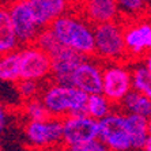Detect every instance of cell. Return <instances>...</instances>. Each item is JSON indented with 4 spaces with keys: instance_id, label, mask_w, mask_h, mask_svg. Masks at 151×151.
Segmentation results:
<instances>
[{
    "instance_id": "1",
    "label": "cell",
    "mask_w": 151,
    "mask_h": 151,
    "mask_svg": "<svg viewBox=\"0 0 151 151\" xmlns=\"http://www.w3.org/2000/svg\"><path fill=\"white\" fill-rule=\"evenodd\" d=\"M61 45L83 56L94 55V26L78 10H70L49 25Z\"/></svg>"
},
{
    "instance_id": "2",
    "label": "cell",
    "mask_w": 151,
    "mask_h": 151,
    "mask_svg": "<svg viewBox=\"0 0 151 151\" xmlns=\"http://www.w3.org/2000/svg\"><path fill=\"white\" fill-rule=\"evenodd\" d=\"M40 98L44 102L49 116L64 119L71 114L86 113L88 94L71 84L50 81L48 84L42 86Z\"/></svg>"
},
{
    "instance_id": "3",
    "label": "cell",
    "mask_w": 151,
    "mask_h": 151,
    "mask_svg": "<svg viewBox=\"0 0 151 151\" xmlns=\"http://www.w3.org/2000/svg\"><path fill=\"white\" fill-rule=\"evenodd\" d=\"M102 63L128 61L123 18L94 26V55Z\"/></svg>"
},
{
    "instance_id": "4",
    "label": "cell",
    "mask_w": 151,
    "mask_h": 151,
    "mask_svg": "<svg viewBox=\"0 0 151 151\" xmlns=\"http://www.w3.org/2000/svg\"><path fill=\"white\" fill-rule=\"evenodd\" d=\"M128 63L142 61L151 50V12L136 18H123Z\"/></svg>"
},
{
    "instance_id": "5",
    "label": "cell",
    "mask_w": 151,
    "mask_h": 151,
    "mask_svg": "<svg viewBox=\"0 0 151 151\" xmlns=\"http://www.w3.org/2000/svg\"><path fill=\"white\" fill-rule=\"evenodd\" d=\"M131 90H132L131 63L128 61L104 63L102 94L117 108Z\"/></svg>"
},
{
    "instance_id": "6",
    "label": "cell",
    "mask_w": 151,
    "mask_h": 151,
    "mask_svg": "<svg viewBox=\"0 0 151 151\" xmlns=\"http://www.w3.org/2000/svg\"><path fill=\"white\" fill-rule=\"evenodd\" d=\"M98 137L112 151L132 150V139L127 128L125 113L119 108L98 120Z\"/></svg>"
},
{
    "instance_id": "7",
    "label": "cell",
    "mask_w": 151,
    "mask_h": 151,
    "mask_svg": "<svg viewBox=\"0 0 151 151\" xmlns=\"http://www.w3.org/2000/svg\"><path fill=\"white\" fill-rule=\"evenodd\" d=\"M19 52L21 79L45 82L52 79V57L37 45H25Z\"/></svg>"
},
{
    "instance_id": "8",
    "label": "cell",
    "mask_w": 151,
    "mask_h": 151,
    "mask_svg": "<svg viewBox=\"0 0 151 151\" xmlns=\"http://www.w3.org/2000/svg\"><path fill=\"white\" fill-rule=\"evenodd\" d=\"M25 137L35 148L52 147L63 143V119L46 117L42 120H27L25 125Z\"/></svg>"
},
{
    "instance_id": "9",
    "label": "cell",
    "mask_w": 151,
    "mask_h": 151,
    "mask_svg": "<svg viewBox=\"0 0 151 151\" xmlns=\"http://www.w3.org/2000/svg\"><path fill=\"white\" fill-rule=\"evenodd\" d=\"M11 15L15 34L19 45H32L34 44L41 27L38 26L32 7L27 0H12L7 6Z\"/></svg>"
},
{
    "instance_id": "10",
    "label": "cell",
    "mask_w": 151,
    "mask_h": 151,
    "mask_svg": "<svg viewBox=\"0 0 151 151\" xmlns=\"http://www.w3.org/2000/svg\"><path fill=\"white\" fill-rule=\"evenodd\" d=\"M98 137V120L87 113L71 114L63 119V143L65 147L90 142Z\"/></svg>"
},
{
    "instance_id": "11",
    "label": "cell",
    "mask_w": 151,
    "mask_h": 151,
    "mask_svg": "<svg viewBox=\"0 0 151 151\" xmlns=\"http://www.w3.org/2000/svg\"><path fill=\"white\" fill-rule=\"evenodd\" d=\"M102 70L101 60L95 56H86L75 68L71 84L88 95L102 93Z\"/></svg>"
},
{
    "instance_id": "12",
    "label": "cell",
    "mask_w": 151,
    "mask_h": 151,
    "mask_svg": "<svg viewBox=\"0 0 151 151\" xmlns=\"http://www.w3.org/2000/svg\"><path fill=\"white\" fill-rule=\"evenodd\" d=\"M78 11L93 26L120 21L123 18L116 0H84Z\"/></svg>"
},
{
    "instance_id": "13",
    "label": "cell",
    "mask_w": 151,
    "mask_h": 151,
    "mask_svg": "<svg viewBox=\"0 0 151 151\" xmlns=\"http://www.w3.org/2000/svg\"><path fill=\"white\" fill-rule=\"evenodd\" d=\"M50 57H52V81L57 83L71 84V78L75 68L86 56L63 45Z\"/></svg>"
},
{
    "instance_id": "14",
    "label": "cell",
    "mask_w": 151,
    "mask_h": 151,
    "mask_svg": "<svg viewBox=\"0 0 151 151\" xmlns=\"http://www.w3.org/2000/svg\"><path fill=\"white\" fill-rule=\"evenodd\" d=\"M35 21L41 29L48 27L55 19L68 12L71 8L70 0H27Z\"/></svg>"
},
{
    "instance_id": "15",
    "label": "cell",
    "mask_w": 151,
    "mask_h": 151,
    "mask_svg": "<svg viewBox=\"0 0 151 151\" xmlns=\"http://www.w3.org/2000/svg\"><path fill=\"white\" fill-rule=\"evenodd\" d=\"M19 41L15 34L7 6H0V55L17 50Z\"/></svg>"
},
{
    "instance_id": "16",
    "label": "cell",
    "mask_w": 151,
    "mask_h": 151,
    "mask_svg": "<svg viewBox=\"0 0 151 151\" xmlns=\"http://www.w3.org/2000/svg\"><path fill=\"white\" fill-rule=\"evenodd\" d=\"M124 113H132L143 117L151 116V98L136 90H131L117 106Z\"/></svg>"
},
{
    "instance_id": "17",
    "label": "cell",
    "mask_w": 151,
    "mask_h": 151,
    "mask_svg": "<svg viewBox=\"0 0 151 151\" xmlns=\"http://www.w3.org/2000/svg\"><path fill=\"white\" fill-rule=\"evenodd\" d=\"M125 120L127 128H128V132H129L131 139H132V150H142L148 136L147 117L132 114V113H125Z\"/></svg>"
},
{
    "instance_id": "18",
    "label": "cell",
    "mask_w": 151,
    "mask_h": 151,
    "mask_svg": "<svg viewBox=\"0 0 151 151\" xmlns=\"http://www.w3.org/2000/svg\"><path fill=\"white\" fill-rule=\"evenodd\" d=\"M19 79H21V68H19L18 49L0 55V82L17 83Z\"/></svg>"
},
{
    "instance_id": "19",
    "label": "cell",
    "mask_w": 151,
    "mask_h": 151,
    "mask_svg": "<svg viewBox=\"0 0 151 151\" xmlns=\"http://www.w3.org/2000/svg\"><path fill=\"white\" fill-rule=\"evenodd\" d=\"M114 109H116V106L102 93L88 95L87 104H86V113L93 119L101 120L108 116L109 113H112Z\"/></svg>"
},
{
    "instance_id": "20",
    "label": "cell",
    "mask_w": 151,
    "mask_h": 151,
    "mask_svg": "<svg viewBox=\"0 0 151 151\" xmlns=\"http://www.w3.org/2000/svg\"><path fill=\"white\" fill-rule=\"evenodd\" d=\"M131 76H132V90L142 93L151 98V72L146 68L142 61L131 64Z\"/></svg>"
},
{
    "instance_id": "21",
    "label": "cell",
    "mask_w": 151,
    "mask_h": 151,
    "mask_svg": "<svg viewBox=\"0 0 151 151\" xmlns=\"http://www.w3.org/2000/svg\"><path fill=\"white\" fill-rule=\"evenodd\" d=\"M123 18H136L150 12L148 0H116Z\"/></svg>"
},
{
    "instance_id": "22",
    "label": "cell",
    "mask_w": 151,
    "mask_h": 151,
    "mask_svg": "<svg viewBox=\"0 0 151 151\" xmlns=\"http://www.w3.org/2000/svg\"><path fill=\"white\" fill-rule=\"evenodd\" d=\"M34 45L41 48L42 50H45L46 53H49L50 56L55 55V53L63 46L59 42V40L56 38V35L53 34V32L50 30L49 26L40 30L38 35H37V38H35V41H34Z\"/></svg>"
},
{
    "instance_id": "23",
    "label": "cell",
    "mask_w": 151,
    "mask_h": 151,
    "mask_svg": "<svg viewBox=\"0 0 151 151\" xmlns=\"http://www.w3.org/2000/svg\"><path fill=\"white\" fill-rule=\"evenodd\" d=\"M15 87H17V91L22 101H29V99L40 97L42 90V83L32 81V79H19L15 83Z\"/></svg>"
},
{
    "instance_id": "24",
    "label": "cell",
    "mask_w": 151,
    "mask_h": 151,
    "mask_svg": "<svg viewBox=\"0 0 151 151\" xmlns=\"http://www.w3.org/2000/svg\"><path fill=\"white\" fill-rule=\"evenodd\" d=\"M22 112L27 120H42L49 117V113H48L44 102L41 101L40 97L29 99V101H23Z\"/></svg>"
},
{
    "instance_id": "25",
    "label": "cell",
    "mask_w": 151,
    "mask_h": 151,
    "mask_svg": "<svg viewBox=\"0 0 151 151\" xmlns=\"http://www.w3.org/2000/svg\"><path fill=\"white\" fill-rule=\"evenodd\" d=\"M65 151H112V150L99 137H97V139H93V140L86 142V143L65 147Z\"/></svg>"
},
{
    "instance_id": "26",
    "label": "cell",
    "mask_w": 151,
    "mask_h": 151,
    "mask_svg": "<svg viewBox=\"0 0 151 151\" xmlns=\"http://www.w3.org/2000/svg\"><path fill=\"white\" fill-rule=\"evenodd\" d=\"M6 125H7V112H6V108L0 102V132H3Z\"/></svg>"
},
{
    "instance_id": "27",
    "label": "cell",
    "mask_w": 151,
    "mask_h": 151,
    "mask_svg": "<svg viewBox=\"0 0 151 151\" xmlns=\"http://www.w3.org/2000/svg\"><path fill=\"white\" fill-rule=\"evenodd\" d=\"M142 63H143L144 65H146V68H147V70L151 72V50L143 57V59H142Z\"/></svg>"
},
{
    "instance_id": "28",
    "label": "cell",
    "mask_w": 151,
    "mask_h": 151,
    "mask_svg": "<svg viewBox=\"0 0 151 151\" xmlns=\"http://www.w3.org/2000/svg\"><path fill=\"white\" fill-rule=\"evenodd\" d=\"M84 0H70V4H71V8L72 10H78V8L82 6Z\"/></svg>"
},
{
    "instance_id": "29",
    "label": "cell",
    "mask_w": 151,
    "mask_h": 151,
    "mask_svg": "<svg viewBox=\"0 0 151 151\" xmlns=\"http://www.w3.org/2000/svg\"><path fill=\"white\" fill-rule=\"evenodd\" d=\"M143 151H151V134H148L147 139H146V143H144L143 148H142Z\"/></svg>"
},
{
    "instance_id": "30",
    "label": "cell",
    "mask_w": 151,
    "mask_h": 151,
    "mask_svg": "<svg viewBox=\"0 0 151 151\" xmlns=\"http://www.w3.org/2000/svg\"><path fill=\"white\" fill-rule=\"evenodd\" d=\"M147 128H148V134H151V116L147 117Z\"/></svg>"
}]
</instances>
